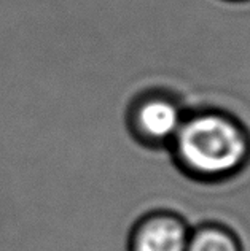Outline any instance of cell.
Returning <instances> with one entry per match:
<instances>
[{
    "instance_id": "3957f363",
    "label": "cell",
    "mask_w": 250,
    "mask_h": 251,
    "mask_svg": "<svg viewBox=\"0 0 250 251\" xmlns=\"http://www.w3.org/2000/svg\"><path fill=\"white\" fill-rule=\"evenodd\" d=\"M185 115L167 97L153 96L134 105L129 116L131 134L148 148H163L172 143Z\"/></svg>"
},
{
    "instance_id": "6da1fadb",
    "label": "cell",
    "mask_w": 250,
    "mask_h": 251,
    "mask_svg": "<svg viewBox=\"0 0 250 251\" xmlns=\"http://www.w3.org/2000/svg\"><path fill=\"white\" fill-rule=\"evenodd\" d=\"M175 167L198 183H225L250 164V134L246 126L223 111L207 110L183 118L169 145Z\"/></svg>"
},
{
    "instance_id": "277c9868",
    "label": "cell",
    "mask_w": 250,
    "mask_h": 251,
    "mask_svg": "<svg viewBox=\"0 0 250 251\" xmlns=\"http://www.w3.org/2000/svg\"><path fill=\"white\" fill-rule=\"evenodd\" d=\"M185 251H244L236 230L219 221H206L192 227Z\"/></svg>"
},
{
    "instance_id": "7a4b0ae2",
    "label": "cell",
    "mask_w": 250,
    "mask_h": 251,
    "mask_svg": "<svg viewBox=\"0 0 250 251\" xmlns=\"http://www.w3.org/2000/svg\"><path fill=\"white\" fill-rule=\"evenodd\" d=\"M192 226L180 213L156 208L143 213L129 230V251H185Z\"/></svg>"
}]
</instances>
